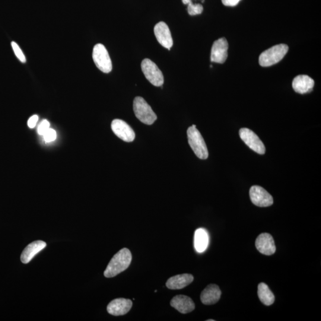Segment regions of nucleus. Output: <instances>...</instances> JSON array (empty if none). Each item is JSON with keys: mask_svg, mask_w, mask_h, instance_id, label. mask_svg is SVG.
<instances>
[{"mask_svg": "<svg viewBox=\"0 0 321 321\" xmlns=\"http://www.w3.org/2000/svg\"><path fill=\"white\" fill-rule=\"evenodd\" d=\"M257 294L260 301L266 306H270L274 303V294L264 282H261L258 285Z\"/></svg>", "mask_w": 321, "mask_h": 321, "instance_id": "20", "label": "nucleus"}, {"mask_svg": "<svg viewBox=\"0 0 321 321\" xmlns=\"http://www.w3.org/2000/svg\"><path fill=\"white\" fill-rule=\"evenodd\" d=\"M193 276L189 274H179L172 276L168 279L166 286L170 290H179L191 284Z\"/></svg>", "mask_w": 321, "mask_h": 321, "instance_id": "18", "label": "nucleus"}, {"mask_svg": "<svg viewBox=\"0 0 321 321\" xmlns=\"http://www.w3.org/2000/svg\"><path fill=\"white\" fill-rule=\"evenodd\" d=\"M221 291L216 284H209L203 290L201 294L202 303L205 305H212L217 303L220 299Z\"/></svg>", "mask_w": 321, "mask_h": 321, "instance_id": "17", "label": "nucleus"}, {"mask_svg": "<svg viewBox=\"0 0 321 321\" xmlns=\"http://www.w3.org/2000/svg\"><path fill=\"white\" fill-rule=\"evenodd\" d=\"M187 135L189 144L196 156L201 160L207 159L209 155L208 149L199 130L194 127H189Z\"/></svg>", "mask_w": 321, "mask_h": 321, "instance_id": "2", "label": "nucleus"}, {"mask_svg": "<svg viewBox=\"0 0 321 321\" xmlns=\"http://www.w3.org/2000/svg\"><path fill=\"white\" fill-rule=\"evenodd\" d=\"M44 140L47 142H51L55 141L57 135L55 130L49 129L44 135Z\"/></svg>", "mask_w": 321, "mask_h": 321, "instance_id": "23", "label": "nucleus"}, {"mask_svg": "<svg viewBox=\"0 0 321 321\" xmlns=\"http://www.w3.org/2000/svg\"><path fill=\"white\" fill-rule=\"evenodd\" d=\"M170 305L183 314L191 312L195 308L192 298L185 295H176L171 299Z\"/></svg>", "mask_w": 321, "mask_h": 321, "instance_id": "14", "label": "nucleus"}, {"mask_svg": "<svg viewBox=\"0 0 321 321\" xmlns=\"http://www.w3.org/2000/svg\"><path fill=\"white\" fill-rule=\"evenodd\" d=\"M288 47L285 44H279L266 50L260 55L259 65L269 67L276 64L284 58L287 53Z\"/></svg>", "mask_w": 321, "mask_h": 321, "instance_id": "3", "label": "nucleus"}, {"mask_svg": "<svg viewBox=\"0 0 321 321\" xmlns=\"http://www.w3.org/2000/svg\"><path fill=\"white\" fill-rule=\"evenodd\" d=\"M241 0H222V4L228 7H234L239 4Z\"/></svg>", "mask_w": 321, "mask_h": 321, "instance_id": "25", "label": "nucleus"}, {"mask_svg": "<svg viewBox=\"0 0 321 321\" xmlns=\"http://www.w3.org/2000/svg\"><path fill=\"white\" fill-rule=\"evenodd\" d=\"M133 110L135 116L143 123L151 125L157 119L156 114L144 98L137 97L133 101Z\"/></svg>", "mask_w": 321, "mask_h": 321, "instance_id": "4", "label": "nucleus"}, {"mask_svg": "<svg viewBox=\"0 0 321 321\" xmlns=\"http://www.w3.org/2000/svg\"><path fill=\"white\" fill-rule=\"evenodd\" d=\"M38 121V116L37 115H34L30 117L28 122V125L31 129H33L36 126Z\"/></svg>", "mask_w": 321, "mask_h": 321, "instance_id": "26", "label": "nucleus"}, {"mask_svg": "<svg viewBox=\"0 0 321 321\" xmlns=\"http://www.w3.org/2000/svg\"><path fill=\"white\" fill-rule=\"evenodd\" d=\"M256 249L265 255H272L275 252L276 247L271 234L264 233L259 235L255 241Z\"/></svg>", "mask_w": 321, "mask_h": 321, "instance_id": "13", "label": "nucleus"}, {"mask_svg": "<svg viewBox=\"0 0 321 321\" xmlns=\"http://www.w3.org/2000/svg\"><path fill=\"white\" fill-rule=\"evenodd\" d=\"M314 85L313 79L309 76L304 75L296 76L292 83L294 91L300 94L309 93L313 90Z\"/></svg>", "mask_w": 321, "mask_h": 321, "instance_id": "15", "label": "nucleus"}, {"mask_svg": "<svg viewBox=\"0 0 321 321\" xmlns=\"http://www.w3.org/2000/svg\"><path fill=\"white\" fill-rule=\"evenodd\" d=\"M228 44L225 38L215 41L212 47L211 61L222 64L227 59Z\"/></svg>", "mask_w": 321, "mask_h": 321, "instance_id": "10", "label": "nucleus"}, {"mask_svg": "<svg viewBox=\"0 0 321 321\" xmlns=\"http://www.w3.org/2000/svg\"><path fill=\"white\" fill-rule=\"evenodd\" d=\"M251 201L259 207H268L273 204V198L263 187L259 186L251 187L249 191Z\"/></svg>", "mask_w": 321, "mask_h": 321, "instance_id": "8", "label": "nucleus"}, {"mask_svg": "<svg viewBox=\"0 0 321 321\" xmlns=\"http://www.w3.org/2000/svg\"><path fill=\"white\" fill-rule=\"evenodd\" d=\"M50 123L47 120H44L42 122L40 123L39 127H38V132L40 135H44L48 130L50 129Z\"/></svg>", "mask_w": 321, "mask_h": 321, "instance_id": "24", "label": "nucleus"}, {"mask_svg": "<svg viewBox=\"0 0 321 321\" xmlns=\"http://www.w3.org/2000/svg\"><path fill=\"white\" fill-rule=\"evenodd\" d=\"M132 256L130 251L123 248L117 252L110 260L104 275L107 278H112L125 271L132 262Z\"/></svg>", "mask_w": 321, "mask_h": 321, "instance_id": "1", "label": "nucleus"}, {"mask_svg": "<svg viewBox=\"0 0 321 321\" xmlns=\"http://www.w3.org/2000/svg\"><path fill=\"white\" fill-rule=\"evenodd\" d=\"M203 6L200 4H193L190 3L187 7V11L190 16H195L201 14L203 12Z\"/></svg>", "mask_w": 321, "mask_h": 321, "instance_id": "21", "label": "nucleus"}, {"mask_svg": "<svg viewBox=\"0 0 321 321\" xmlns=\"http://www.w3.org/2000/svg\"><path fill=\"white\" fill-rule=\"evenodd\" d=\"M132 305V300L128 298H116L108 304L107 310L111 315H125L131 309Z\"/></svg>", "mask_w": 321, "mask_h": 321, "instance_id": "11", "label": "nucleus"}, {"mask_svg": "<svg viewBox=\"0 0 321 321\" xmlns=\"http://www.w3.org/2000/svg\"><path fill=\"white\" fill-rule=\"evenodd\" d=\"M182 2L184 5H188L189 3H192V0H182Z\"/></svg>", "mask_w": 321, "mask_h": 321, "instance_id": "27", "label": "nucleus"}, {"mask_svg": "<svg viewBox=\"0 0 321 321\" xmlns=\"http://www.w3.org/2000/svg\"><path fill=\"white\" fill-rule=\"evenodd\" d=\"M209 236L208 232L203 228H198L195 233L194 246L198 253L204 252L208 246Z\"/></svg>", "mask_w": 321, "mask_h": 321, "instance_id": "19", "label": "nucleus"}, {"mask_svg": "<svg viewBox=\"0 0 321 321\" xmlns=\"http://www.w3.org/2000/svg\"><path fill=\"white\" fill-rule=\"evenodd\" d=\"M207 321H215L214 319H208Z\"/></svg>", "mask_w": 321, "mask_h": 321, "instance_id": "28", "label": "nucleus"}, {"mask_svg": "<svg viewBox=\"0 0 321 321\" xmlns=\"http://www.w3.org/2000/svg\"><path fill=\"white\" fill-rule=\"evenodd\" d=\"M239 135L241 140L252 150L260 155L265 153L264 144L252 130L247 128L241 129L239 130Z\"/></svg>", "mask_w": 321, "mask_h": 321, "instance_id": "7", "label": "nucleus"}, {"mask_svg": "<svg viewBox=\"0 0 321 321\" xmlns=\"http://www.w3.org/2000/svg\"><path fill=\"white\" fill-rule=\"evenodd\" d=\"M154 34L158 43L165 49L170 50L173 45V41L167 25L163 22H159L155 26Z\"/></svg>", "mask_w": 321, "mask_h": 321, "instance_id": "12", "label": "nucleus"}, {"mask_svg": "<svg viewBox=\"0 0 321 321\" xmlns=\"http://www.w3.org/2000/svg\"><path fill=\"white\" fill-rule=\"evenodd\" d=\"M143 73L149 82L155 87H161L164 84L163 73L155 63L151 60L145 59L141 63Z\"/></svg>", "mask_w": 321, "mask_h": 321, "instance_id": "6", "label": "nucleus"}, {"mask_svg": "<svg viewBox=\"0 0 321 321\" xmlns=\"http://www.w3.org/2000/svg\"><path fill=\"white\" fill-rule=\"evenodd\" d=\"M111 129L117 137L126 142L134 141L135 133L128 123L122 120L115 119L111 123Z\"/></svg>", "mask_w": 321, "mask_h": 321, "instance_id": "9", "label": "nucleus"}, {"mask_svg": "<svg viewBox=\"0 0 321 321\" xmlns=\"http://www.w3.org/2000/svg\"><path fill=\"white\" fill-rule=\"evenodd\" d=\"M47 246L45 241L42 240L35 241L34 242L28 244L22 252L21 260L22 263H28L35 256L42 251Z\"/></svg>", "mask_w": 321, "mask_h": 321, "instance_id": "16", "label": "nucleus"}, {"mask_svg": "<svg viewBox=\"0 0 321 321\" xmlns=\"http://www.w3.org/2000/svg\"><path fill=\"white\" fill-rule=\"evenodd\" d=\"M11 44L13 50H14L15 55L18 57V59L20 60L22 63H26V57H25L23 52H22L21 48L18 45V44L15 42H12Z\"/></svg>", "mask_w": 321, "mask_h": 321, "instance_id": "22", "label": "nucleus"}, {"mask_svg": "<svg viewBox=\"0 0 321 321\" xmlns=\"http://www.w3.org/2000/svg\"><path fill=\"white\" fill-rule=\"evenodd\" d=\"M92 58L97 68L105 74H109L112 71V62L108 53L106 48L103 44H98L95 45Z\"/></svg>", "mask_w": 321, "mask_h": 321, "instance_id": "5", "label": "nucleus"}]
</instances>
